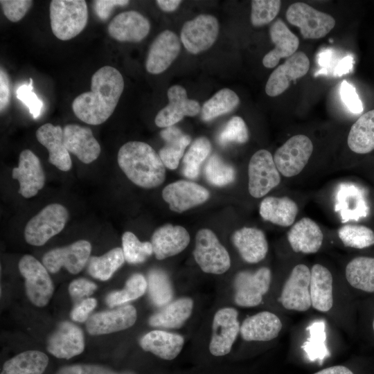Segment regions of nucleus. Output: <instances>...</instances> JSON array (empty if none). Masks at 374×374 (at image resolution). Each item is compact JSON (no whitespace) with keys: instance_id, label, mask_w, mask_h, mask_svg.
<instances>
[{"instance_id":"55","label":"nucleus","mask_w":374,"mask_h":374,"mask_svg":"<svg viewBox=\"0 0 374 374\" xmlns=\"http://www.w3.org/2000/svg\"><path fill=\"white\" fill-rule=\"evenodd\" d=\"M129 3L127 0H97L93 1V10L100 19L105 21L110 17L115 6H125Z\"/></svg>"},{"instance_id":"40","label":"nucleus","mask_w":374,"mask_h":374,"mask_svg":"<svg viewBox=\"0 0 374 374\" xmlns=\"http://www.w3.org/2000/svg\"><path fill=\"white\" fill-rule=\"evenodd\" d=\"M211 150L209 140L204 136L196 139L184 155L182 172L190 179H196L200 171V166Z\"/></svg>"},{"instance_id":"21","label":"nucleus","mask_w":374,"mask_h":374,"mask_svg":"<svg viewBox=\"0 0 374 374\" xmlns=\"http://www.w3.org/2000/svg\"><path fill=\"white\" fill-rule=\"evenodd\" d=\"M180 49V42L175 33L169 30L161 32L150 46L146 70L152 74L163 72L177 58Z\"/></svg>"},{"instance_id":"39","label":"nucleus","mask_w":374,"mask_h":374,"mask_svg":"<svg viewBox=\"0 0 374 374\" xmlns=\"http://www.w3.org/2000/svg\"><path fill=\"white\" fill-rule=\"evenodd\" d=\"M238 95L228 88L218 91L202 108V118L204 121L213 119L233 111L239 104Z\"/></svg>"},{"instance_id":"10","label":"nucleus","mask_w":374,"mask_h":374,"mask_svg":"<svg viewBox=\"0 0 374 374\" xmlns=\"http://www.w3.org/2000/svg\"><path fill=\"white\" fill-rule=\"evenodd\" d=\"M271 281L269 268L262 267L254 272L242 271L234 279V301L241 307L251 308L260 304Z\"/></svg>"},{"instance_id":"56","label":"nucleus","mask_w":374,"mask_h":374,"mask_svg":"<svg viewBox=\"0 0 374 374\" xmlns=\"http://www.w3.org/2000/svg\"><path fill=\"white\" fill-rule=\"evenodd\" d=\"M10 98V81L7 73L0 70V110L3 112L9 105Z\"/></svg>"},{"instance_id":"44","label":"nucleus","mask_w":374,"mask_h":374,"mask_svg":"<svg viewBox=\"0 0 374 374\" xmlns=\"http://www.w3.org/2000/svg\"><path fill=\"white\" fill-rule=\"evenodd\" d=\"M338 236L348 247L361 249L374 244V231L364 225H344L339 229Z\"/></svg>"},{"instance_id":"52","label":"nucleus","mask_w":374,"mask_h":374,"mask_svg":"<svg viewBox=\"0 0 374 374\" xmlns=\"http://www.w3.org/2000/svg\"><path fill=\"white\" fill-rule=\"evenodd\" d=\"M97 289V285L86 279L78 278L73 280L69 286V292L75 302H80L89 296Z\"/></svg>"},{"instance_id":"48","label":"nucleus","mask_w":374,"mask_h":374,"mask_svg":"<svg viewBox=\"0 0 374 374\" xmlns=\"http://www.w3.org/2000/svg\"><path fill=\"white\" fill-rule=\"evenodd\" d=\"M28 84H22L16 91L17 98L29 109L34 118H37L41 113L43 103L33 91V79L30 78Z\"/></svg>"},{"instance_id":"16","label":"nucleus","mask_w":374,"mask_h":374,"mask_svg":"<svg viewBox=\"0 0 374 374\" xmlns=\"http://www.w3.org/2000/svg\"><path fill=\"white\" fill-rule=\"evenodd\" d=\"M136 318V308L132 305H125L114 310L93 314L86 322V328L92 335L109 334L130 328L135 323Z\"/></svg>"},{"instance_id":"20","label":"nucleus","mask_w":374,"mask_h":374,"mask_svg":"<svg viewBox=\"0 0 374 374\" xmlns=\"http://www.w3.org/2000/svg\"><path fill=\"white\" fill-rule=\"evenodd\" d=\"M309 68L310 60L305 53L296 52L271 73L265 86L266 93L271 97L281 94L292 80L304 76Z\"/></svg>"},{"instance_id":"60","label":"nucleus","mask_w":374,"mask_h":374,"mask_svg":"<svg viewBox=\"0 0 374 374\" xmlns=\"http://www.w3.org/2000/svg\"><path fill=\"white\" fill-rule=\"evenodd\" d=\"M373 332H374V318H373Z\"/></svg>"},{"instance_id":"41","label":"nucleus","mask_w":374,"mask_h":374,"mask_svg":"<svg viewBox=\"0 0 374 374\" xmlns=\"http://www.w3.org/2000/svg\"><path fill=\"white\" fill-rule=\"evenodd\" d=\"M148 290L152 302L158 307L170 303L173 290L167 274L159 269H151L147 278Z\"/></svg>"},{"instance_id":"15","label":"nucleus","mask_w":374,"mask_h":374,"mask_svg":"<svg viewBox=\"0 0 374 374\" xmlns=\"http://www.w3.org/2000/svg\"><path fill=\"white\" fill-rule=\"evenodd\" d=\"M209 196V191L204 187L185 180L172 182L162 191L163 199L169 204L170 209L177 213H182L204 203Z\"/></svg>"},{"instance_id":"59","label":"nucleus","mask_w":374,"mask_h":374,"mask_svg":"<svg viewBox=\"0 0 374 374\" xmlns=\"http://www.w3.org/2000/svg\"><path fill=\"white\" fill-rule=\"evenodd\" d=\"M353 58L350 56L346 57L340 63L338 66V70L335 73H338L339 75L342 73H347L349 69L352 68Z\"/></svg>"},{"instance_id":"31","label":"nucleus","mask_w":374,"mask_h":374,"mask_svg":"<svg viewBox=\"0 0 374 374\" xmlns=\"http://www.w3.org/2000/svg\"><path fill=\"white\" fill-rule=\"evenodd\" d=\"M139 344L145 351L150 352L161 359L172 360L182 350L184 339L179 334L152 330L141 338Z\"/></svg>"},{"instance_id":"58","label":"nucleus","mask_w":374,"mask_h":374,"mask_svg":"<svg viewBox=\"0 0 374 374\" xmlns=\"http://www.w3.org/2000/svg\"><path fill=\"white\" fill-rule=\"evenodd\" d=\"M159 7L165 12L175 11L181 3L180 0H157Z\"/></svg>"},{"instance_id":"13","label":"nucleus","mask_w":374,"mask_h":374,"mask_svg":"<svg viewBox=\"0 0 374 374\" xmlns=\"http://www.w3.org/2000/svg\"><path fill=\"white\" fill-rule=\"evenodd\" d=\"M218 32L217 19L211 15L201 14L184 24L181 30V41L189 53L197 54L207 50L215 43Z\"/></svg>"},{"instance_id":"12","label":"nucleus","mask_w":374,"mask_h":374,"mask_svg":"<svg viewBox=\"0 0 374 374\" xmlns=\"http://www.w3.org/2000/svg\"><path fill=\"white\" fill-rule=\"evenodd\" d=\"M310 269L296 265L283 285L278 301L288 310L305 312L312 306L310 294Z\"/></svg>"},{"instance_id":"28","label":"nucleus","mask_w":374,"mask_h":374,"mask_svg":"<svg viewBox=\"0 0 374 374\" xmlns=\"http://www.w3.org/2000/svg\"><path fill=\"white\" fill-rule=\"evenodd\" d=\"M269 35L275 48L264 56L262 64L271 69L275 67L281 58H289L296 52L299 39L280 19L271 24Z\"/></svg>"},{"instance_id":"29","label":"nucleus","mask_w":374,"mask_h":374,"mask_svg":"<svg viewBox=\"0 0 374 374\" xmlns=\"http://www.w3.org/2000/svg\"><path fill=\"white\" fill-rule=\"evenodd\" d=\"M231 239L240 256L247 262H259L267 256L268 242L260 229L242 227L233 233Z\"/></svg>"},{"instance_id":"8","label":"nucleus","mask_w":374,"mask_h":374,"mask_svg":"<svg viewBox=\"0 0 374 374\" xmlns=\"http://www.w3.org/2000/svg\"><path fill=\"white\" fill-rule=\"evenodd\" d=\"M312 152L313 144L307 136L294 135L277 149L274 161L283 176L291 177L303 170Z\"/></svg>"},{"instance_id":"9","label":"nucleus","mask_w":374,"mask_h":374,"mask_svg":"<svg viewBox=\"0 0 374 374\" xmlns=\"http://www.w3.org/2000/svg\"><path fill=\"white\" fill-rule=\"evenodd\" d=\"M248 190L255 198L267 194L280 182V175L271 154L260 150L251 157L248 166Z\"/></svg>"},{"instance_id":"18","label":"nucleus","mask_w":374,"mask_h":374,"mask_svg":"<svg viewBox=\"0 0 374 374\" xmlns=\"http://www.w3.org/2000/svg\"><path fill=\"white\" fill-rule=\"evenodd\" d=\"M169 103L157 114L154 122L159 127L173 126L184 116H194L200 112L199 103L188 99L186 89L179 85H174L168 91Z\"/></svg>"},{"instance_id":"25","label":"nucleus","mask_w":374,"mask_h":374,"mask_svg":"<svg viewBox=\"0 0 374 374\" xmlns=\"http://www.w3.org/2000/svg\"><path fill=\"white\" fill-rule=\"evenodd\" d=\"M283 323L280 318L269 311L248 317L240 326V335L247 341H268L276 338Z\"/></svg>"},{"instance_id":"17","label":"nucleus","mask_w":374,"mask_h":374,"mask_svg":"<svg viewBox=\"0 0 374 374\" xmlns=\"http://www.w3.org/2000/svg\"><path fill=\"white\" fill-rule=\"evenodd\" d=\"M12 176L18 180L19 193L25 198L36 195L46 179L39 159L28 149L20 153L18 167L13 168Z\"/></svg>"},{"instance_id":"51","label":"nucleus","mask_w":374,"mask_h":374,"mask_svg":"<svg viewBox=\"0 0 374 374\" xmlns=\"http://www.w3.org/2000/svg\"><path fill=\"white\" fill-rule=\"evenodd\" d=\"M55 374H118L112 369L102 365L78 364L64 366Z\"/></svg>"},{"instance_id":"53","label":"nucleus","mask_w":374,"mask_h":374,"mask_svg":"<svg viewBox=\"0 0 374 374\" xmlns=\"http://www.w3.org/2000/svg\"><path fill=\"white\" fill-rule=\"evenodd\" d=\"M340 95L341 100L352 113L359 114L363 111L362 103L355 88L347 81L342 82Z\"/></svg>"},{"instance_id":"47","label":"nucleus","mask_w":374,"mask_h":374,"mask_svg":"<svg viewBox=\"0 0 374 374\" xmlns=\"http://www.w3.org/2000/svg\"><path fill=\"white\" fill-rule=\"evenodd\" d=\"M249 139L247 125L240 116L232 117L226 124L218 136L219 143L222 145L229 143H244Z\"/></svg>"},{"instance_id":"54","label":"nucleus","mask_w":374,"mask_h":374,"mask_svg":"<svg viewBox=\"0 0 374 374\" xmlns=\"http://www.w3.org/2000/svg\"><path fill=\"white\" fill-rule=\"evenodd\" d=\"M96 305L97 301L94 298L84 299L75 305L70 313V317L74 321H87Z\"/></svg>"},{"instance_id":"43","label":"nucleus","mask_w":374,"mask_h":374,"mask_svg":"<svg viewBox=\"0 0 374 374\" xmlns=\"http://www.w3.org/2000/svg\"><path fill=\"white\" fill-rule=\"evenodd\" d=\"M205 177L211 185L222 187L235 179V171L232 166L224 162L220 157L211 155L204 166Z\"/></svg>"},{"instance_id":"35","label":"nucleus","mask_w":374,"mask_h":374,"mask_svg":"<svg viewBox=\"0 0 374 374\" xmlns=\"http://www.w3.org/2000/svg\"><path fill=\"white\" fill-rule=\"evenodd\" d=\"M347 143L357 154H367L374 150V109L363 114L352 125Z\"/></svg>"},{"instance_id":"19","label":"nucleus","mask_w":374,"mask_h":374,"mask_svg":"<svg viewBox=\"0 0 374 374\" xmlns=\"http://www.w3.org/2000/svg\"><path fill=\"white\" fill-rule=\"evenodd\" d=\"M84 349L82 330L69 321L60 323L47 339V350L60 359H70Z\"/></svg>"},{"instance_id":"23","label":"nucleus","mask_w":374,"mask_h":374,"mask_svg":"<svg viewBox=\"0 0 374 374\" xmlns=\"http://www.w3.org/2000/svg\"><path fill=\"white\" fill-rule=\"evenodd\" d=\"M150 24L142 14L135 10L125 11L116 15L109 22V35L119 42H139L149 33Z\"/></svg>"},{"instance_id":"14","label":"nucleus","mask_w":374,"mask_h":374,"mask_svg":"<svg viewBox=\"0 0 374 374\" xmlns=\"http://www.w3.org/2000/svg\"><path fill=\"white\" fill-rule=\"evenodd\" d=\"M238 312L233 308L220 309L214 315L210 353L216 357L227 355L240 331Z\"/></svg>"},{"instance_id":"45","label":"nucleus","mask_w":374,"mask_h":374,"mask_svg":"<svg viewBox=\"0 0 374 374\" xmlns=\"http://www.w3.org/2000/svg\"><path fill=\"white\" fill-rule=\"evenodd\" d=\"M122 246L125 260L130 264L143 262L153 253L151 242H141L130 231L123 234Z\"/></svg>"},{"instance_id":"37","label":"nucleus","mask_w":374,"mask_h":374,"mask_svg":"<svg viewBox=\"0 0 374 374\" xmlns=\"http://www.w3.org/2000/svg\"><path fill=\"white\" fill-rule=\"evenodd\" d=\"M345 275L353 287L374 292V258L359 256L352 259L346 267Z\"/></svg>"},{"instance_id":"4","label":"nucleus","mask_w":374,"mask_h":374,"mask_svg":"<svg viewBox=\"0 0 374 374\" xmlns=\"http://www.w3.org/2000/svg\"><path fill=\"white\" fill-rule=\"evenodd\" d=\"M69 219V212L62 204L54 203L45 206L26 224V241L33 246L44 245L60 233Z\"/></svg>"},{"instance_id":"27","label":"nucleus","mask_w":374,"mask_h":374,"mask_svg":"<svg viewBox=\"0 0 374 374\" xmlns=\"http://www.w3.org/2000/svg\"><path fill=\"white\" fill-rule=\"evenodd\" d=\"M323 235L319 226L309 217L301 218L287 233V240L296 253H317L321 247Z\"/></svg>"},{"instance_id":"3","label":"nucleus","mask_w":374,"mask_h":374,"mask_svg":"<svg viewBox=\"0 0 374 374\" xmlns=\"http://www.w3.org/2000/svg\"><path fill=\"white\" fill-rule=\"evenodd\" d=\"M49 10L52 32L60 40L75 37L87 25L88 10L84 0H53Z\"/></svg>"},{"instance_id":"38","label":"nucleus","mask_w":374,"mask_h":374,"mask_svg":"<svg viewBox=\"0 0 374 374\" xmlns=\"http://www.w3.org/2000/svg\"><path fill=\"white\" fill-rule=\"evenodd\" d=\"M123 249L116 247L101 256H90L87 271L93 278L107 280L125 262Z\"/></svg>"},{"instance_id":"46","label":"nucleus","mask_w":374,"mask_h":374,"mask_svg":"<svg viewBox=\"0 0 374 374\" xmlns=\"http://www.w3.org/2000/svg\"><path fill=\"white\" fill-rule=\"evenodd\" d=\"M279 0H253L251 1V22L259 27L269 24L280 11Z\"/></svg>"},{"instance_id":"50","label":"nucleus","mask_w":374,"mask_h":374,"mask_svg":"<svg viewBox=\"0 0 374 374\" xmlns=\"http://www.w3.org/2000/svg\"><path fill=\"white\" fill-rule=\"evenodd\" d=\"M6 18L12 22L21 20L30 9L33 1L30 0H1Z\"/></svg>"},{"instance_id":"34","label":"nucleus","mask_w":374,"mask_h":374,"mask_svg":"<svg viewBox=\"0 0 374 374\" xmlns=\"http://www.w3.org/2000/svg\"><path fill=\"white\" fill-rule=\"evenodd\" d=\"M193 301L190 298H180L152 315L148 321L153 327L163 328H180L191 315Z\"/></svg>"},{"instance_id":"24","label":"nucleus","mask_w":374,"mask_h":374,"mask_svg":"<svg viewBox=\"0 0 374 374\" xmlns=\"http://www.w3.org/2000/svg\"><path fill=\"white\" fill-rule=\"evenodd\" d=\"M150 242L156 258L163 260L184 251L190 242V235L183 226L167 224L154 232Z\"/></svg>"},{"instance_id":"6","label":"nucleus","mask_w":374,"mask_h":374,"mask_svg":"<svg viewBox=\"0 0 374 374\" xmlns=\"http://www.w3.org/2000/svg\"><path fill=\"white\" fill-rule=\"evenodd\" d=\"M25 282L26 294L37 307L46 305L54 290L53 281L45 266L30 255L24 256L18 265Z\"/></svg>"},{"instance_id":"32","label":"nucleus","mask_w":374,"mask_h":374,"mask_svg":"<svg viewBox=\"0 0 374 374\" xmlns=\"http://www.w3.org/2000/svg\"><path fill=\"white\" fill-rule=\"evenodd\" d=\"M296 203L287 197H267L264 198L259 207L261 217L280 226H291L298 214Z\"/></svg>"},{"instance_id":"49","label":"nucleus","mask_w":374,"mask_h":374,"mask_svg":"<svg viewBox=\"0 0 374 374\" xmlns=\"http://www.w3.org/2000/svg\"><path fill=\"white\" fill-rule=\"evenodd\" d=\"M310 337L305 342L304 348L308 352L326 350V335L323 321H315L308 328Z\"/></svg>"},{"instance_id":"33","label":"nucleus","mask_w":374,"mask_h":374,"mask_svg":"<svg viewBox=\"0 0 374 374\" xmlns=\"http://www.w3.org/2000/svg\"><path fill=\"white\" fill-rule=\"evenodd\" d=\"M160 136L166 144L160 149L159 155L166 168L175 170L191 141L190 136L174 125L164 128L161 131Z\"/></svg>"},{"instance_id":"5","label":"nucleus","mask_w":374,"mask_h":374,"mask_svg":"<svg viewBox=\"0 0 374 374\" xmlns=\"http://www.w3.org/2000/svg\"><path fill=\"white\" fill-rule=\"evenodd\" d=\"M194 258L201 269L208 274H222L231 267L227 250L208 229L198 231L195 236Z\"/></svg>"},{"instance_id":"42","label":"nucleus","mask_w":374,"mask_h":374,"mask_svg":"<svg viewBox=\"0 0 374 374\" xmlns=\"http://www.w3.org/2000/svg\"><path fill=\"white\" fill-rule=\"evenodd\" d=\"M148 288L147 280L141 274L132 275L123 290L112 292L105 299L107 305L113 308L139 299Z\"/></svg>"},{"instance_id":"22","label":"nucleus","mask_w":374,"mask_h":374,"mask_svg":"<svg viewBox=\"0 0 374 374\" xmlns=\"http://www.w3.org/2000/svg\"><path fill=\"white\" fill-rule=\"evenodd\" d=\"M64 144L69 151L84 163L95 161L100 154V145L87 127L66 125L63 129Z\"/></svg>"},{"instance_id":"2","label":"nucleus","mask_w":374,"mask_h":374,"mask_svg":"<svg viewBox=\"0 0 374 374\" xmlns=\"http://www.w3.org/2000/svg\"><path fill=\"white\" fill-rule=\"evenodd\" d=\"M117 159L127 177L139 187L153 188L165 180L166 166L159 154L146 143H125L118 150Z\"/></svg>"},{"instance_id":"1","label":"nucleus","mask_w":374,"mask_h":374,"mask_svg":"<svg viewBox=\"0 0 374 374\" xmlns=\"http://www.w3.org/2000/svg\"><path fill=\"white\" fill-rule=\"evenodd\" d=\"M124 80L114 67L105 66L91 77V91L77 96L72 109L84 123L97 125L105 122L113 114L123 91Z\"/></svg>"},{"instance_id":"30","label":"nucleus","mask_w":374,"mask_h":374,"mask_svg":"<svg viewBox=\"0 0 374 374\" xmlns=\"http://www.w3.org/2000/svg\"><path fill=\"white\" fill-rule=\"evenodd\" d=\"M310 294L312 308L327 312L333 306V278L328 268L314 264L310 269Z\"/></svg>"},{"instance_id":"11","label":"nucleus","mask_w":374,"mask_h":374,"mask_svg":"<svg viewBox=\"0 0 374 374\" xmlns=\"http://www.w3.org/2000/svg\"><path fill=\"white\" fill-rule=\"evenodd\" d=\"M91 251L90 242L80 240L69 245L48 251L42 258V264L52 274L57 273L64 267L71 274H76L88 262Z\"/></svg>"},{"instance_id":"7","label":"nucleus","mask_w":374,"mask_h":374,"mask_svg":"<svg viewBox=\"0 0 374 374\" xmlns=\"http://www.w3.org/2000/svg\"><path fill=\"white\" fill-rule=\"evenodd\" d=\"M287 21L300 28L304 39H319L326 36L335 26V19L305 3H294L286 12Z\"/></svg>"},{"instance_id":"26","label":"nucleus","mask_w":374,"mask_h":374,"mask_svg":"<svg viewBox=\"0 0 374 374\" xmlns=\"http://www.w3.org/2000/svg\"><path fill=\"white\" fill-rule=\"evenodd\" d=\"M37 141L48 151V161L62 171H69L72 161L63 139V129L60 125L46 123L36 131Z\"/></svg>"},{"instance_id":"36","label":"nucleus","mask_w":374,"mask_h":374,"mask_svg":"<svg viewBox=\"0 0 374 374\" xmlns=\"http://www.w3.org/2000/svg\"><path fill=\"white\" fill-rule=\"evenodd\" d=\"M48 364L47 355L38 350H27L7 360L1 374H42Z\"/></svg>"},{"instance_id":"57","label":"nucleus","mask_w":374,"mask_h":374,"mask_svg":"<svg viewBox=\"0 0 374 374\" xmlns=\"http://www.w3.org/2000/svg\"><path fill=\"white\" fill-rule=\"evenodd\" d=\"M313 374H354V373L345 366L335 365L321 369Z\"/></svg>"}]
</instances>
